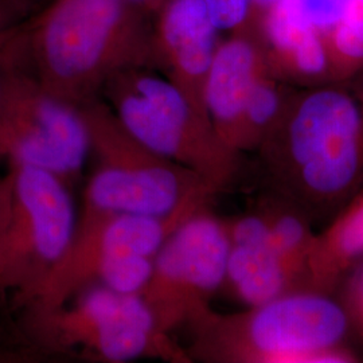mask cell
I'll return each mask as SVG.
<instances>
[{"mask_svg": "<svg viewBox=\"0 0 363 363\" xmlns=\"http://www.w3.org/2000/svg\"><path fill=\"white\" fill-rule=\"evenodd\" d=\"M276 1H279V0H250L253 27H255V23L257 22V19L261 16V13H264L265 10H268Z\"/></svg>", "mask_w": 363, "mask_h": 363, "instance_id": "22", "label": "cell"}, {"mask_svg": "<svg viewBox=\"0 0 363 363\" xmlns=\"http://www.w3.org/2000/svg\"><path fill=\"white\" fill-rule=\"evenodd\" d=\"M103 96L123 127L148 150L194 171L218 193L229 186L240 154L167 78L154 69H130L112 78Z\"/></svg>", "mask_w": 363, "mask_h": 363, "instance_id": "6", "label": "cell"}, {"mask_svg": "<svg viewBox=\"0 0 363 363\" xmlns=\"http://www.w3.org/2000/svg\"><path fill=\"white\" fill-rule=\"evenodd\" d=\"M294 94L288 88L286 79L273 73L269 66L261 73L249 93L241 118L238 138L240 154L259 150L286 113Z\"/></svg>", "mask_w": 363, "mask_h": 363, "instance_id": "15", "label": "cell"}, {"mask_svg": "<svg viewBox=\"0 0 363 363\" xmlns=\"http://www.w3.org/2000/svg\"><path fill=\"white\" fill-rule=\"evenodd\" d=\"M220 34L203 0H164L152 16L154 70L206 116L205 84Z\"/></svg>", "mask_w": 363, "mask_h": 363, "instance_id": "10", "label": "cell"}, {"mask_svg": "<svg viewBox=\"0 0 363 363\" xmlns=\"http://www.w3.org/2000/svg\"><path fill=\"white\" fill-rule=\"evenodd\" d=\"M195 354L218 362L340 363L349 316L318 291H295L247 312H210L195 323Z\"/></svg>", "mask_w": 363, "mask_h": 363, "instance_id": "4", "label": "cell"}, {"mask_svg": "<svg viewBox=\"0 0 363 363\" xmlns=\"http://www.w3.org/2000/svg\"><path fill=\"white\" fill-rule=\"evenodd\" d=\"M4 45H6V43H4ZM4 45H3V48H4ZM3 48L0 49V54H1V52H3ZM4 66L6 65L0 66V86H1V79H3V73H4Z\"/></svg>", "mask_w": 363, "mask_h": 363, "instance_id": "24", "label": "cell"}, {"mask_svg": "<svg viewBox=\"0 0 363 363\" xmlns=\"http://www.w3.org/2000/svg\"><path fill=\"white\" fill-rule=\"evenodd\" d=\"M13 27L10 23V13L4 3L0 0V48L6 43V40L11 35Z\"/></svg>", "mask_w": 363, "mask_h": 363, "instance_id": "20", "label": "cell"}, {"mask_svg": "<svg viewBox=\"0 0 363 363\" xmlns=\"http://www.w3.org/2000/svg\"><path fill=\"white\" fill-rule=\"evenodd\" d=\"M0 218V291L23 311L72 247L78 214L70 184L49 171L7 163Z\"/></svg>", "mask_w": 363, "mask_h": 363, "instance_id": "5", "label": "cell"}, {"mask_svg": "<svg viewBox=\"0 0 363 363\" xmlns=\"http://www.w3.org/2000/svg\"><path fill=\"white\" fill-rule=\"evenodd\" d=\"M89 156L91 136L82 109L7 62L0 86V159L49 171L70 184Z\"/></svg>", "mask_w": 363, "mask_h": 363, "instance_id": "8", "label": "cell"}, {"mask_svg": "<svg viewBox=\"0 0 363 363\" xmlns=\"http://www.w3.org/2000/svg\"><path fill=\"white\" fill-rule=\"evenodd\" d=\"M225 283L249 307L303 291L298 276L274 247L271 230L252 240L230 242Z\"/></svg>", "mask_w": 363, "mask_h": 363, "instance_id": "13", "label": "cell"}, {"mask_svg": "<svg viewBox=\"0 0 363 363\" xmlns=\"http://www.w3.org/2000/svg\"><path fill=\"white\" fill-rule=\"evenodd\" d=\"M220 33L235 34L255 28L250 0H203Z\"/></svg>", "mask_w": 363, "mask_h": 363, "instance_id": "18", "label": "cell"}, {"mask_svg": "<svg viewBox=\"0 0 363 363\" xmlns=\"http://www.w3.org/2000/svg\"><path fill=\"white\" fill-rule=\"evenodd\" d=\"M259 151L281 199L337 213L363 186V93L331 81L294 94Z\"/></svg>", "mask_w": 363, "mask_h": 363, "instance_id": "1", "label": "cell"}, {"mask_svg": "<svg viewBox=\"0 0 363 363\" xmlns=\"http://www.w3.org/2000/svg\"><path fill=\"white\" fill-rule=\"evenodd\" d=\"M127 1L151 19L156 11L160 9V6L164 3V0H127Z\"/></svg>", "mask_w": 363, "mask_h": 363, "instance_id": "21", "label": "cell"}, {"mask_svg": "<svg viewBox=\"0 0 363 363\" xmlns=\"http://www.w3.org/2000/svg\"><path fill=\"white\" fill-rule=\"evenodd\" d=\"M274 247L298 276L303 291L306 286V269L315 235L310 228V218L284 199L273 202L264 210Z\"/></svg>", "mask_w": 363, "mask_h": 363, "instance_id": "16", "label": "cell"}, {"mask_svg": "<svg viewBox=\"0 0 363 363\" xmlns=\"http://www.w3.org/2000/svg\"><path fill=\"white\" fill-rule=\"evenodd\" d=\"M7 189H9L7 175L3 174V175H0V218L3 216L6 201H7Z\"/></svg>", "mask_w": 363, "mask_h": 363, "instance_id": "23", "label": "cell"}, {"mask_svg": "<svg viewBox=\"0 0 363 363\" xmlns=\"http://www.w3.org/2000/svg\"><path fill=\"white\" fill-rule=\"evenodd\" d=\"M255 30L279 77L310 86L333 81L325 37L300 13L295 0L276 1L261 13Z\"/></svg>", "mask_w": 363, "mask_h": 363, "instance_id": "12", "label": "cell"}, {"mask_svg": "<svg viewBox=\"0 0 363 363\" xmlns=\"http://www.w3.org/2000/svg\"><path fill=\"white\" fill-rule=\"evenodd\" d=\"M363 259V186L339 208L325 232L316 234L306 269L308 291L331 289L337 280Z\"/></svg>", "mask_w": 363, "mask_h": 363, "instance_id": "14", "label": "cell"}, {"mask_svg": "<svg viewBox=\"0 0 363 363\" xmlns=\"http://www.w3.org/2000/svg\"><path fill=\"white\" fill-rule=\"evenodd\" d=\"M30 337L46 349L78 351L103 362L175 357L155 316L140 295L100 284L81 289L64 304L22 316Z\"/></svg>", "mask_w": 363, "mask_h": 363, "instance_id": "7", "label": "cell"}, {"mask_svg": "<svg viewBox=\"0 0 363 363\" xmlns=\"http://www.w3.org/2000/svg\"><path fill=\"white\" fill-rule=\"evenodd\" d=\"M15 33L28 73L79 108L117 74L154 69L152 19L127 0H50L21 37Z\"/></svg>", "mask_w": 363, "mask_h": 363, "instance_id": "2", "label": "cell"}, {"mask_svg": "<svg viewBox=\"0 0 363 363\" xmlns=\"http://www.w3.org/2000/svg\"><path fill=\"white\" fill-rule=\"evenodd\" d=\"M229 250L226 220L208 208L183 220L169 234L142 294L164 334L183 325H194L211 312L208 304L225 284Z\"/></svg>", "mask_w": 363, "mask_h": 363, "instance_id": "9", "label": "cell"}, {"mask_svg": "<svg viewBox=\"0 0 363 363\" xmlns=\"http://www.w3.org/2000/svg\"><path fill=\"white\" fill-rule=\"evenodd\" d=\"M351 296H352L354 311L357 313L361 325H363V267L359 273L357 274V277H355Z\"/></svg>", "mask_w": 363, "mask_h": 363, "instance_id": "19", "label": "cell"}, {"mask_svg": "<svg viewBox=\"0 0 363 363\" xmlns=\"http://www.w3.org/2000/svg\"><path fill=\"white\" fill-rule=\"evenodd\" d=\"M268 66L255 28L222 39L210 66L203 93L205 109L220 140L237 154L249 93Z\"/></svg>", "mask_w": 363, "mask_h": 363, "instance_id": "11", "label": "cell"}, {"mask_svg": "<svg viewBox=\"0 0 363 363\" xmlns=\"http://www.w3.org/2000/svg\"><path fill=\"white\" fill-rule=\"evenodd\" d=\"M333 81H349L363 69V0H349L327 34Z\"/></svg>", "mask_w": 363, "mask_h": 363, "instance_id": "17", "label": "cell"}, {"mask_svg": "<svg viewBox=\"0 0 363 363\" xmlns=\"http://www.w3.org/2000/svg\"><path fill=\"white\" fill-rule=\"evenodd\" d=\"M81 109L96 167L85 189L79 220L118 214L194 216L208 208L218 191L194 171L138 142L101 97Z\"/></svg>", "mask_w": 363, "mask_h": 363, "instance_id": "3", "label": "cell"}]
</instances>
